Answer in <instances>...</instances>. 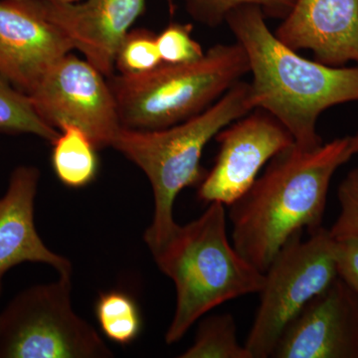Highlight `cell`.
Instances as JSON below:
<instances>
[{"instance_id":"cell-15","label":"cell","mask_w":358,"mask_h":358,"mask_svg":"<svg viewBox=\"0 0 358 358\" xmlns=\"http://www.w3.org/2000/svg\"><path fill=\"white\" fill-rule=\"evenodd\" d=\"M52 145V166L62 185L77 189L95 180L99 171L98 148L84 131L65 126Z\"/></svg>"},{"instance_id":"cell-12","label":"cell","mask_w":358,"mask_h":358,"mask_svg":"<svg viewBox=\"0 0 358 358\" xmlns=\"http://www.w3.org/2000/svg\"><path fill=\"white\" fill-rule=\"evenodd\" d=\"M37 2L45 17L57 26L74 49L106 77H112L117 52L145 11L147 0Z\"/></svg>"},{"instance_id":"cell-22","label":"cell","mask_w":358,"mask_h":358,"mask_svg":"<svg viewBox=\"0 0 358 358\" xmlns=\"http://www.w3.org/2000/svg\"><path fill=\"white\" fill-rule=\"evenodd\" d=\"M338 199L341 212L329 233L336 240L358 239V167L341 181Z\"/></svg>"},{"instance_id":"cell-20","label":"cell","mask_w":358,"mask_h":358,"mask_svg":"<svg viewBox=\"0 0 358 358\" xmlns=\"http://www.w3.org/2000/svg\"><path fill=\"white\" fill-rule=\"evenodd\" d=\"M157 35L148 29L131 30L115 56V68L124 76L150 72L162 64Z\"/></svg>"},{"instance_id":"cell-3","label":"cell","mask_w":358,"mask_h":358,"mask_svg":"<svg viewBox=\"0 0 358 358\" xmlns=\"http://www.w3.org/2000/svg\"><path fill=\"white\" fill-rule=\"evenodd\" d=\"M255 109L251 86L241 80L208 109L169 128L120 129L110 148L140 167L154 192V217L143 235L152 254L178 227L173 208L179 193L203 180L206 171L201 157L207 143L231 122Z\"/></svg>"},{"instance_id":"cell-11","label":"cell","mask_w":358,"mask_h":358,"mask_svg":"<svg viewBox=\"0 0 358 358\" xmlns=\"http://www.w3.org/2000/svg\"><path fill=\"white\" fill-rule=\"evenodd\" d=\"M272 357L358 358V294L336 278L289 322Z\"/></svg>"},{"instance_id":"cell-14","label":"cell","mask_w":358,"mask_h":358,"mask_svg":"<svg viewBox=\"0 0 358 358\" xmlns=\"http://www.w3.org/2000/svg\"><path fill=\"white\" fill-rule=\"evenodd\" d=\"M39 180L36 167H16L0 197V296L4 275L22 263L46 264L59 275H72L70 261L49 249L37 232L34 206Z\"/></svg>"},{"instance_id":"cell-1","label":"cell","mask_w":358,"mask_h":358,"mask_svg":"<svg viewBox=\"0 0 358 358\" xmlns=\"http://www.w3.org/2000/svg\"><path fill=\"white\" fill-rule=\"evenodd\" d=\"M352 157L350 136L313 150L294 143L275 155L263 176L229 206L235 249L265 273L289 238L322 227L331 178Z\"/></svg>"},{"instance_id":"cell-21","label":"cell","mask_w":358,"mask_h":358,"mask_svg":"<svg viewBox=\"0 0 358 358\" xmlns=\"http://www.w3.org/2000/svg\"><path fill=\"white\" fill-rule=\"evenodd\" d=\"M192 25L171 23L157 35V47L162 62L181 64L199 60L205 52L201 45L193 39Z\"/></svg>"},{"instance_id":"cell-6","label":"cell","mask_w":358,"mask_h":358,"mask_svg":"<svg viewBox=\"0 0 358 358\" xmlns=\"http://www.w3.org/2000/svg\"><path fill=\"white\" fill-rule=\"evenodd\" d=\"M72 275L16 294L0 313V358H105L112 350L72 307Z\"/></svg>"},{"instance_id":"cell-5","label":"cell","mask_w":358,"mask_h":358,"mask_svg":"<svg viewBox=\"0 0 358 358\" xmlns=\"http://www.w3.org/2000/svg\"><path fill=\"white\" fill-rule=\"evenodd\" d=\"M248 57L238 42L217 44L199 60L162 63L136 76H112L109 83L124 128H169L208 109L249 74Z\"/></svg>"},{"instance_id":"cell-18","label":"cell","mask_w":358,"mask_h":358,"mask_svg":"<svg viewBox=\"0 0 358 358\" xmlns=\"http://www.w3.org/2000/svg\"><path fill=\"white\" fill-rule=\"evenodd\" d=\"M0 131L29 134L53 143L60 131L40 117L31 99L0 76Z\"/></svg>"},{"instance_id":"cell-24","label":"cell","mask_w":358,"mask_h":358,"mask_svg":"<svg viewBox=\"0 0 358 358\" xmlns=\"http://www.w3.org/2000/svg\"><path fill=\"white\" fill-rule=\"evenodd\" d=\"M350 152L352 157L358 154V133L355 136H350Z\"/></svg>"},{"instance_id":"cell-13","label":"cell","mask_w":358,"mask_h":358,"mask_svg":"<svg viewBox=\"0 0 358 358\" xmlns=\"http://www.w3.org/2000/svg\"><path fill=\"white\" fill-rule=\"evenodd\" d=\"M275 35L294 51H312L322 64L358 65V0H296Z\"/></svg>"},{"instance_id":"cell-16","label":"cell","mask_w":358,"mask_h":358,"mask_svg":"<svg viewBox=\"0 0 358 358\" xmlns=\"http://www.w3.org/2000/svg\"><path fill=\"white\" fill-rule=\"evenodd\" d=\"M96 319L103 336L120 345H128L140 336L143 317L136 300L126 292H103L95 305Z\"/></svg>"},{"instance_id":"cell-23","label":"cell","mask_w":358,"mask_h":358,"mask_svg":"<svg viewBox=\"0 0 358 358\" xmlns=\"http://www.w3.org/2000/svg\"><path fill=\"white\" fill-rule=\"evenodd\" d=\"M338 277L358 294V239H336Z\"/></svg>"},{"instance_id":"cell-4","label":"cell","mask_w":358,"mask_h":358,"mask_svg":"<svg viewBox=\"0 0 358 358\" xmlns=\"http://www.w3.org/2000/svg\"><path fill=\"white\" fill-rule=\"evenodd\" d=\"M225 205L208 204L199 218L178 225L152 254L159 270L173 282L176 307L166 341H180L207 313L226 301L260 293L265 274L231 244Z\"/></svg>"},{"instance_id":"cell-2","label":"cell","mask_w":358,"mask_h":358,"mask_svg":"<svg viewBox=\"0 0 358 358\" xmlns=\"http://www.w3.org/2000/svg\"><path fill=\"white\" fill-rule=\"evenodd\" d=\"M225 23L248 57L256 108L281 122L298 147L322 145L317 122L322 112L358 101V65L334 67L301 57L271 32L259 6L237 7Z\"/></svg>"},{"instance_id":"cell-25","label":"cell","mask_w":358,"mask_h":358,"mask_svg":"<svg viewBox=\"0 0 358 358\" xmlns=\"http://www.w3.org/2000/svg\"><path fill=\"white\" fill-rule=\"evenodd\" d=\"M51 2H57V3H74V2L82 1V0H49Z\"/></svg>"},{"instance_id":"cell-19","label":"cell","mask_w":358,"mask_h":358,"mask_svg":"<svg viewBox=\"0 0 358 358\" xmlns=\"http://www.w3.org/2000/svg\"><path fill=\"white\" fill-rule=\"evenodd\" d=\"M296 0H185L186 9L195 20L209 27L225 22L228 14L242 6H256L268 17L284 20Z\"/></svg>"},{"instance_id":"cell-8","label":"cell","mask_w":358,"mask_h":358,"mask_svg":"<svg viewBox=\"0 0 358 358\" xmlns=\"http://www.w3.org/2000/svg\"><path fill=\"white\" fill-rule=\"evenodd\" d=\"M105 77L86 59L69 53L52 66L28 96L40 117L54 129L77 127L96 148L112 147L122 126Z\"/></svg>"},{"instance_id":"cell-9","label":"cell","mask_w":358,"mask_h":358,"mask_svg":"<svg viewBox=\"0 0 358 358\" xmlns=\"http://www.w3.org/2000/svg\"><path fill=\"white\" fill-rule=\"evenodd\" d=\"M215 138L218 155L199 183L197 196L205 203L219 202L226 206L241 199L263 166L294 143L288 129L259 108L231 122Z\"/></svg>"},{"instance_id":"cell-10","label":"cell","mask_w":358,"mask_h":358,"mask_svg":"<svg viewBox=\"0 0 358 358\" xmlns=\"http://www.w3.org/2000/svg\"><path fill=\"white\" fill-rule=\"evenodd\" d=\"M74 50L45 17L37 0H0V76L29 95L61 58Z\"/></svg>"},{"instance_id":"cell-17","label":"cell","mask_w":358,"mask_h":358,"mask_svg":"<svg viewBox=\"0 0 358 358\" xmlns=\"http://www.w3.org/2000/svg\"><path fill=\"white\" fill-rule=\"evenodd\" d=\"M181 358H253L237 338V327L231 313L211 315L200 322L194 343Z\"/></svg>"},{"instance_id":"cell-7","label":"cell","mask_w":358,"mask_h":358,"mask_svg":"<svg viewBox=\"0 0 358 358\" xmlns=\"http://www.w3.org/2000/svg\"><path fill=\"white\" fill-rule=\"evenodd\" d=\"M298 232L268 266L260 303L245 346L253 358L272 357L286 327L306 305L338 278L336 239L320 227L307 240Z\"/></svg>"}]
</instances>
